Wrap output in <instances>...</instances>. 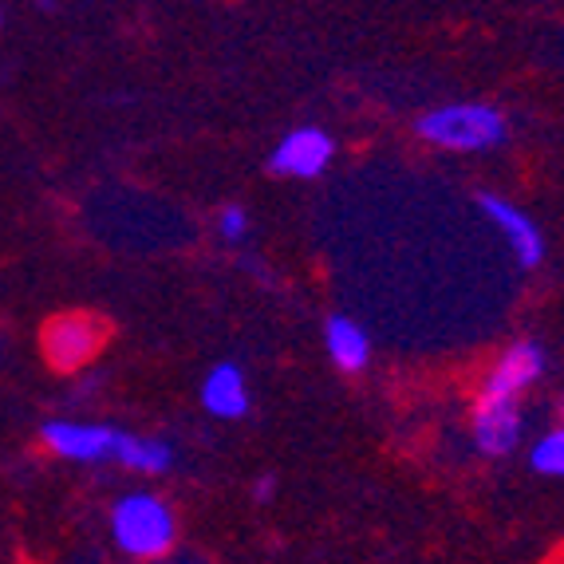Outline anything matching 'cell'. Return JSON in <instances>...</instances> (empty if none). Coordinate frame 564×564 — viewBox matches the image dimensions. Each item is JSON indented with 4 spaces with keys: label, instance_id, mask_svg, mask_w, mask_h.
<instances>
[{
    "label": "cell",
    "instance_id": "5b68a950",
    "mask_svg": "<svg viewBox=\"0 0 564 564\" xmlns=\"http://www.w3.org/2000/svg\"><path fill=\"white\" fill-rule=\"evenodd\" d=\"M332 154H336V142H332L328 131L296 127V131H289L276 142L269 166H273V174H284V178H316V174H324Z\"/></svg>",
    "mask_w": 564,
    "mask_h": 564
},
{
    "label": "cell",
    "instance_id": "8992f818",
    "mask_svg": "<svg viewBox=\"0 0 564 564\" xmlns=\"http://www.w3.org/2000/svg\"><path fill=\"white\" fill-rule=\"evenodd\" d=\"M545 371V351L536 348L533 339H521L513 348H506V356L494 364V371L486 376L481 387V399H506V403H518L521 391L533 387Z\"/></svg>",
    "mask_w": 564,
    "mask_h": 564
},
{
    "label": "cell",
    "instance_id": "30bf717a",
    "mask_svg": "<svg viewBox=\"0 0 564 564\" xmlns=\"http://www.w3.org/2000/svg\"><path fill=\"white\" fill-rule=\"evenodd\" d=\"M324 344H328V356L339 371H364L367 359H371V339L348 316H332L324 324Z\"/></svg>",
    "mask_w": 564,
    "mask_h": 564
},
{
    "label": "cell",
    "instance_id": "52a82bcc",
    "mask_svg": "<svg viewBox=\"0 0 564 564\" xmlns=\"http://www.w3.org/2000/svg\"><path fill=\"white\" fill-rule=\"evenodd\" d=\"M521 438V406L506 399H481L474 403V446L486 458H506Z\"/></svg>",
    "mask_w": 564,
    "mask_h": 564
},
{
    "label": "cell",
    "instance_id": "8fae6325",
    "mask_svg": "<svg viewBox=\"0 0 564 564\" xmlns=\"http://www.w3.org/2000/svg\"><path fill=\"white\" fill-rule=\"evenodd\" d=\"M122 466L127 470H142V474H162L170 470L174 451H170L162 438H139V434H127V446H122Z\"/></svg>",
    "mask_w": 564,
    "mask_h": 564
},
{
    "label": "cell",
    "instance_id": "6da1fadb",
    "mask_svg": "<svg viewBox=\"0 0 564 564\" xmlns=\"http://www.w3.org/2000/svg\"><path fill=\"white\" fill-rule=\"evenodd\" d=\"M419 139L443 147V151H494L501 147L509 134L506 119H501L498 107L486 104H451V107H434L419 119Z\"/></svg>",
    "mask_w": 564,
    "mask_h": 564
},
{
    "label": "cell",
    "instance_id": "7a4b0ae2",
    "mask_svg": "<svg viewBox=\"0 0 564 564\" xmlns=\"http://www.w3.org/2000/svg\"><path fill=\"white\" fill-rule=\"evenodd\" d=\"M111 533L122 553L142 556V561H159L174 545L178 521H174V513H170V506L162 498L131 494V498H119V506L111 509Z\"/></svg>",
    "mask_w": 564,
    "mask_h": 564
},
{
    "label": "cell",
    "instance_id": "7c38bea8",
    "mask_svg": "<svg viewBox=\"0 0 564 564\" xmlns=\"http://www.w3.org/2000/svg\"><path fill=\"white\" fill-rule=\"evenodd\" d=\"M529 466L536 474H549V478H564V426L549 431L541 443L529 451Z\"/></svg>",
    "mask_w": 564,
    "mask_h": 564
},
{
    "label": "cell",
    "instance_id": "3957f363",
    "mask_svg": "<svg viewBox=\"0 0 564 564\" xmlns=\"http://www.w3.org/2000/svg\"><path fill=\"white\" fill-rule=\"evenodd\" d=\"M44 356L56 371H79L104 351L107 324L91 312H64L44 324Z\"/></svg>",
    "mask_w": 564,
    "mask_h": 564
},
{
    "label": "cell",
    "instance_id": "9a60e30c",
    "mask_svg": "<svg viewBox=\"0 0 564 564\" xmlns=\"http://www.w3.org/2000/svg\"><path fill=\"white\" fill-rule=\"evenodd\" d=\"M0 24H4V9H0Z\"/></svg>",
    "mask_w": 564,
    "mask_h": 564
},
{
    "label": "cell",
    "instance_id": "9c48e42d",
    "mask_svg": "<svg viewBox=\"0 0 564 564\" xmlns=\"http://www.w3.org/2000/svg\"><path fill=\"white\" fill-rule=\"evenodd\" d=\"M202 403L214 419H241L249 411V387L237 364H217L202 383Z\"/></svg>",
    "mask_w": 564,
    "mask_h": 564
},
{
    "label": "cell",
    "instance_id": "4fadbf2b",
    "mask_svg": "<svg viewBox=\"0 0 564 564\" xmlns=\"http://www.w3.org/2000/svg\"><path fill=\"white\" fill-rule=\"evenodd\" d=\"M217 229H221L226 241H241L245 229H249V214H245L241 206H226L221 214H217Z\"/></svg>",
    "mask_w": 564,
    "mask_h": 564
},
{
    "label": "cell",
    "instance_id": "ba28073f",
    "mask_svg": "<svg viewBox=\"0 0 564 564\" xmlns=\"http://www.w3.org/2000/svg\"><path fill=\"white\" fill-rule=\"evenodd\" d=\"M478 206H481V214H486L489 221L501 229L506 245L513 249V253H518V261L525 264V269H536V264L545 261V237H541V229H536L533 217L521 214L513 202L494 198V194H486Z\"/></svg>",
    "mask_w": 564,
    "mask_h": 564
},
{
    "label": "cell",
    "instance_id": "5bb4252c",
    "mask_svg": "<svg viewBox=\"0 0 564 564\" xmlns=\"http://www.w3.org/2000/svg\"><path fill=\"white\" fill-rule=\"evenodd\" d=\"M273 489H276L273 478H261V481H257V501H269V498H273Z\"/></svg>",
    "mask_w": 564,
    "mask_h": 564
},
{
    "label": "cell",
    "instance_id": "277c9868",
    "mask_svg": "<svg viewBox=\"0 0 564 564\" xmlns=\"http://www.w3.org/2000/svg\"><path fill=\"white\" fill-rule=\"evenodd\" d=\"M44 443L52 454L72 462H119L122 446H127V431L99 423H47Z\"/></svg>",
    "mask_w": 564,
    "mask_h": 564
}]
</instances>
